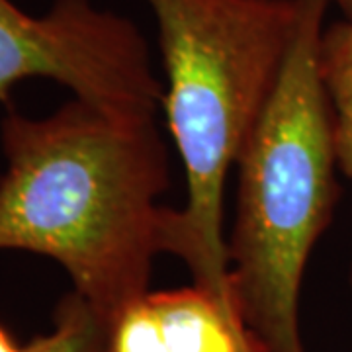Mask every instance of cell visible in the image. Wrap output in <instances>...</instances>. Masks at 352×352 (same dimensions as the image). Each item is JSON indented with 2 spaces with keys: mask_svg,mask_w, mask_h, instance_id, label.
Here are the masks:
<instances>
[{
  "mask_svg": "<svg viewBox=\"0 0 352 352\" xmlns=\"http://www.w3.org/2000/svg\"><path fill=\"white\" fill-rule=\"evenodd\" d=\"M0 352H24V346H18L10 333L0 325Z\"/></svg>",
  "mask_w": 352,
  "mask_h": 352,
  "instance_id": "obj_8",
  "label": "cell"
},
{
  "mask_svg": "<svg viewBox=\"0 0 352 352\" xmlns=\"http://www.w3.org/2000/svg\"><path fill=\"white\" fill-rule=\"evenodd\" d=\"M163 53V110L186 175V201L168 208L164 252L229 314L233 294L223 194L274 94L300 18V0H143ZM243 317V315H241Z\"/></svg>",
  "mask_w": 352,
  "mask_h": 352,
  "instance_id": "obj_2",
  "label": "cell"
},
{
  "mask_svg": "<svg viewBox=\"0 0 352 352\" xmlns=\"http://www.w3.org/2000/svg\"><path fill=\"white\" fill-rule=\"evenodd\" d=\"M0 145V251L55 261L102 331L149 292L164 252L170 168L157 118L76 98L45 118L8 110Z\"/></svg>",
  "mask_w": 352,
  "mask_h": 352,
  "instance_id": "obj_1",
  "label": "cell"
},
{
  "mask_svg": "<svg viewBox=\"0 0 352 352\" xmlns=\"http://www.w3.org/2000/svg\"><path fill=\"white\" fill-rule=\"evenodd\" d=\"M92 352H266L241 315L198 286L147 292L100 331Z\"/></svg>",
  "mask_w": 352,
  "mask_h": 352,
  "instance_id": "obj_5",
  "label": "cell"
},
{
  "mask_svg": "<svg viewBox=\"0 0 352 352\" xmlns=\"http://www.w3.org/2000/svg\"><path fill=\"white\" fill-rule=\"evenodd\" d=\"M50 78L76 100L127 118H157L164 87L138 25L90 0H55L41 16L0 0V100Z\"/></svg>",
  "mask_w": 352,
  "mask_h": 352,
  "instance_id": "obj_4",
  "label": "cell"
},
{
  "mask_svg": "<svg viewBox=\"0 0 352 352\" xmlns=\"http://www.w3.org/2000/svg\"><path fill=\"white\" fill-rule=\"evenodd\" d=\"M319 67L335 118L339 166L352 180V18L323 30Z\"/></svg>",
  "mask_w": 352,
  "mask_h": 352,
  "instance_id": "obj_6",
  "label": "cell"
},
{
  "mask_svg": "<svg viewBox=\"0 0 352 352\" xmlns=\"http://www.w3.org/2000/svg\"><path fill=\"white\" fill-rule=\"evenodd\" d=\"M331 2L339 6V10L344 18H352V0H331Z\"/></svg>",
  "mask_w": 352,
  "mask_h": 352,
  "instance_id": "obj_9",
  "label": "cell"
},
{
  "mask_svg": "<svg viewBox=\"0 0 352 352\" xmlns=\"http://www.w3.org/2000/svg\"><path fill=\"white\" fill-rule=\"evenodd\" d=\"M100 339V325L87 302L71 292L55 307L53 327L24 346V352H92Z\"/></svg>",
  "mask_w": 352,
  "mask_h": 352,
  "instance_id": "obj_7",
  "label": "cell"
},
{
  "mask_svg": "<svg viewBox=\"0 0 352 352\" xmlns=\"http://www.w3.org/2000/svg\"><path fill=\"white\" fill-rule=\"evenodd\" d=\"M329 4L300 0L288 59L237 163V215L227 241L231 284L266 352H305L303 276L339 200L335 118L319 67Z\"/></svg>",
  "mask_w": 352,
  "mask_h": 352,
  "instance_id": "obj_3",
  "label": "cell"
}]
</instances>
